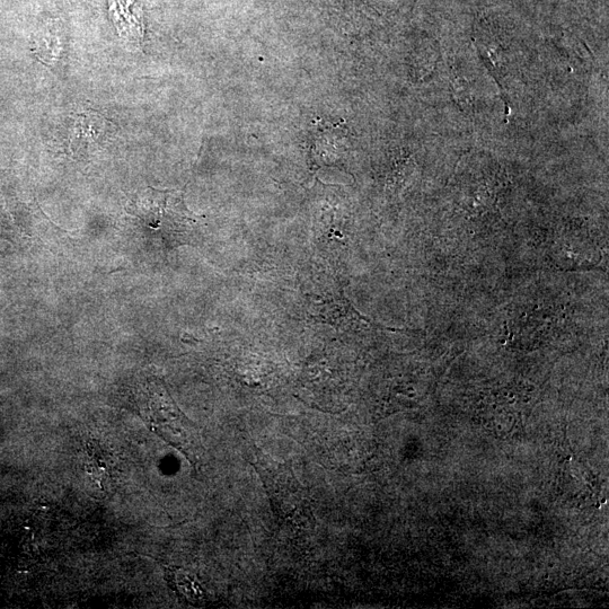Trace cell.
I'll return each instance as SVG.
<instances>
[{
    "label": "cell",
    "instance_id": "6da1fadb",
    "mask_svg": "<svg viewBox=\"0 0 609 609\" xmlns=\"http://www.w3.org/2000/svg\"><path fill=\"white\" fill-rule=\"evenodd\" d=\"M137 402L140 416L150 430L179 449L196 465L201 454L198 431L175 405L164 385L157 379H146L138 387Z\"/></svg>",
    "mask_w": 609,
    "mask_h": 609
},
{
    "label": "cell",
    "instance_id": "7a4b0ae2",
    "mask_svg": "<svg viewBox=\"0 0 609 609\" xmlns=\"http://www.w3.org/2000/svg\"><path fill=\"white\" fill-rule=\"evenodd\" d=\"M129 214L141 228L166 247L187 243L196 226V217L185 206L183 193L148 188L130 202Z\"/></svg>",
    "mask_w": 609,
    "mask_h": 609
},
{
    "label": "cell",
    "instance_id": "3957f363",
    "mask_svg": "<svg viewBox=\"0 0 609 609\" xmlns=\"http://www.w3.org/2000/svg\"><path fill=\"white\" fill-rule=\"evenodd\" d=\"M110 15L121 37L136 42L143 39V15L135 0H110Z\"/></svg>",
    "mask_w": 609,
    "mask_h": 609
},
{
    "label": "cell",
    "instance_id": "277c9868",
    "mask_svg": "<svg viewBox=\"0 0 609 609\" xmlns=\"http://www.w3.org/2000/svg\"><path fill=\"white\" fill-rule=\"evenodd\" d=\"M169 577L171 578V585L188 602L196 604L205 597V591L201 588L198 580L190 576L188 572L173 570L170 571Z\"/></svg>",
    "mask_w": 609,
    "mask_h": 609
}]
</instances>
